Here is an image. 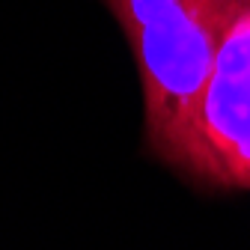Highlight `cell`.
Returning <instances> with one entry per match:
<instances>
[{
  "mask_svg": "<svg viewBox=\"0 0 250 250\" xmlns=\"http://www.w3.org/2000/svg\"><path fill=\"white\" fill-rule=\"evenodd\" d=\"M107 6L137 62L146 143L164 164L191 176L217 51L250 0H107Z\"/></svg>",
  "mask_w": 250,
  "mask_h": 250,
  "instance_id": "cell-1",
  "label": "cell"
},
{
  "mask_svg": "<svg viewBox=\"0 0 250 250\" xmlns=\"http://www.w3.org/2000/svg\"><path fill=\"white\" fill-rule=\"evenodd\" d=\"M221 188H250V131L235 143L224 164V185Z\"/></svg>",
  "mask_w": 250,
  "mask_h": 250,
  "instance_id": "cell-2",
  "label": "cell"
}]
</instances>
